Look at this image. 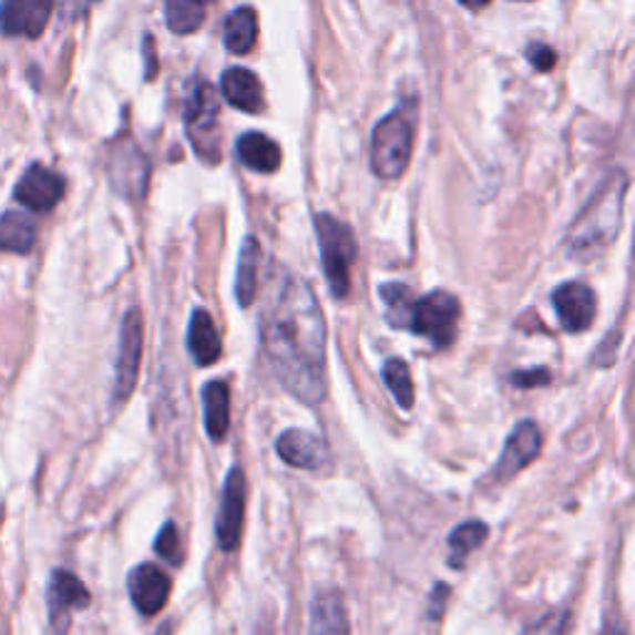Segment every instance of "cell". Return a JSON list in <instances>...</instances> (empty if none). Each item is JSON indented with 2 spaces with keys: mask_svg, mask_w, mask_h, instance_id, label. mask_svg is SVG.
I'll list each match as a JSON object with an SVG mask.
<instances>
[{
  "mask_svg": "<svg viewBox=\"0 0 635 635\" xmlns=\"http://www.w3.org/2000/svg\"><path fill=\"white\" fill-rule=\"evenodd\" d=\"M186 134L204 164L222 162V134H218V98L209 82H196L184 112Z\"/></svg>",
  "mask_w": 635,
  "mask_h": 635,
  "instance_id": "obj_5",
  "label": "cell"
},
{
  "mask_svg": "<svg viewBox=\"0 0 635 635\" xmlns=\"http://www.w3.org/2000/svg\"><path fill=\"white\" fill-rule=\"evenodd\" d=\"M258 38V16L254 8L242 6L236 8L224 23V45L228 53L248 55L256 45Z\"/></svg>",
  "mask_w": 635,
  "mask_h": 635,
  "instance_id": "obj_23",
  "label": "cell"
},
{
  "mask_svg": "<svg viewBox=\"0 0 635 635\" xmlns=\"http://www.w3.org/2000/svg\"><path fill=\"white\" fill-rule=\"evenodd\" d=\"M90 606V591L70 571H55L48 586V611L50 623L62 633L68 628L72 613Z\"/></svg>",
  "mask_w": 635,
  "mask_h": 635,
  "instance_id": "obj_13",
  "label": "cell"
},
{
  "mask_svg": "<svg viewBox=\"0 0 635 635\" xmlns=\"http://www.w3.org/2000/svg\"><path fill=\"white\" fill-rule=\"evenodd\" d=\"M214 0H164L166 25L174 35H192L204 25Z\"/></svg>",
  "mask_w": 635,
  "mask_h": 635,
  "instance_id": "obj_24",
  "label": "cell"
},
{
  "mask_svg": "<svg viewBox=\"0 0 635 635\" xmlns=\"http://www.w3.org/2000/svg\"><path fill=\"white\" fill-rule=\"evenodd\" d=\"M276 454L288 467L316 472L328 462V444L308 430H286L276 440Z\"/></svg>",
  "mask_w": 635,
  "mask_h": 635,
  "instance_id": "obj_15",
  "label": "cell"
},
{
  "mask_svg": "<svg viewBox=\"0 0 635 635\" xmlns=\"http://www.w3.org/2000/svg\"><path fill=\"white\" fill-rule=\"evenodd\" d=\"M154 549H157V554L170 561V564H180V534H176V526L172 522L164 524L157 541H154Z\"/></svg>",
  "mask_w": 635,
  "mask_h": 635,
  "instance_id": "obj_30",
  "label": "cell"
},
{
  "mask_svg": "<svg viewBox=\"0 0 635 635\" xmlns=\"http://www.w3.org/2000/svg\"><path fill=\"white\" fill-rule=\"evenodd\" d=\"M460 300L447 290H432L418 300H412L408 328L414 336H422L434 348H450L457 338V320H460Z\"/></svg>",
  "mask_w": 635,
  "mask_h": 635,
  "instance_id": "obj_6",
  "label": "cell"
},
{
  "mask_svg": "<svg viewBox=\"0 0 635 635\" xmlns=\"http://www.w3.org/2000/svg\"><path fill=\"white\" fill-rule=\"evenodd\" d=\"M127 591L142 616H154L160 613L172 593V578L164 574L157 564H140L132 569L127 578Z\"/></svg>",
  "mask_w": 635,
  "mask_h": 635,
  "instance_id": "obj_12",
  "label": "cell"
},
{
  "mask_svg": "<svg viewBox=\"0 0 635 635\" xmlns=\"http://www.w3.org/2000/svg\"><path fill=\"white\" fill-rule=\"evenodd\" d=\"M35 238L38 228L30 216L20 212H8L0 216V252L28 254L35 246Z\"/></svg>",
  "mask_w": 635,
  "mask_h": 635,
  "instance_id": "obj_25",
  "label": "cell"
},
{
  "mask_svg": "<svg viewBox=\"0 0 635 635\" xmlns=\"http://www.w3.org/2000/svg\"><path fill=\"white\" fill-rule=\"evenodd\" d=\"M628 176L626 172H608L596 194L591 196L583 212L571 224L566 236V256L571 262H596L616 242L623 222V204H626Z\"/></svg>",
  "mask_w": 635,
  "mask_h": 635,
  "instance_id": "obj_2",
  "label": "cell"
},
{
  "mask_svg": "<svg viewBox=\"0 0 635 635\" xmlns=\"http://www.w3.org/2000/svg\"><path fill=\"white\" fill-rule=\"evenodd\" d=\"M202 402L206 434H209L214 442H222L228 434V424H232V392H228L226 382H206L202 390Z\"/></svg>",
  "mask_w": 635,
  "mask_h": 635,
  "instance_id": "obj_20",
  "label": "cell"
},
{
  "mask_svg": "<svg viewBox=\"0 0 635 635\" xmlns=\"http://www.w3.org/2000/svg\"><path fill=\"white\" fill-rule=\"evenodd\" d=\"M412 160V124L392 112L378 122L370 142V170L378 180L392 182L408 172Z\"/></svg>",
  "mask_w": 635,
  "mask_h": 635,
  "instance_id": "obj_4",
  "label": "cell"
},
{
  "mask_svg": "<svg viewBox=\"0 0 635 635\" xmlns=\"http://www.w3.org/2000/svg\"><path fill=\"white\" fill-rule=\"evenodd\" d=\"M316 234L330 294L336 298H346L350 294V266L358 258L356 236H352L348 224H342L332 214L316 216Z\"/></svg>",
  "mask_w": 635,
  "mask_h": 635,
  "instance_id": "obj_3",
  "label": "cell"
},
{
  "mask_svg": "<svg viewBox=\"0 0 635 635\" xmlns=\"http://www.w3.org/2000/svg\"><path fill=\"white\" fill-rule=\"evenodd\" d=\"M258 266H262V244L254 236L244 238L236 270V300L242 308H252L258 294Z\"/></svg>",
  "mask_w": 635,
  "mask_h": 635,
  "instance_id": "obj_22",
  "label": "cell"
},
{
  "mask_svg": "<svg viewBox=\"0 0 635 635\" xmlns=\"http://www.w3.org/2000/svg\"><path fill=\"white\" fill-rule=\"evenodd\" d=\"M551 304H554L561 328L566 332L588 330L593 318H596V294L586 284H581V280L561 284L551 294Z\"/></svg>",
  "mask_w": 635,
  "mask_h": 635,
  "instance_id": "obj_10",
  "label": "cell"
},
{
  "mask_svg": "<svg viewBox=\"0 0 635 635\" xmlns=\"http://www.w3.org/2000/svg\"><path fill=\"white\" fill-rule=\"evenodd\" d=\"M526 60L531 62V68L539 72H549L556 65V53L546 43H531L526 48Z\"/></svg>",
  "mask_w": 635,
  "mask_h": 635,
  "instance_id": "obj_31",
  "label": "cell"
},
{
  "mask_svg": "<svg viewBox=\"0 0 635 635\" xmlns=\"http://www.w3.org/2000/svg\"><path fill=\"white\" fill-rule=\"evenodd\" d=\"M236 154L244 166L258 174H274L280 166V147L262 132H246L236 142Z\"/></svg>",
  "mask_w": 635,
  "mask_h": 635,
  "instance_id": "obj_21",
  "label": "cell"
},
{
  "mask_svg": "<svg viewBox=\"0 0 635 635\" xmlns=\"http://www.w3.org/2000/svg\"><path fill=\"white\" fill-rule=\"evenodd\" d=\"M489 529L484 522H464L450 534V566L462 569L467 556L484 544Z\"/></svg>",
  "mask_w": 635,
  "mask_h": 635,
  "instance_id": "obj_26",
  "label": "cell"
},
{
  "mask_svg": "<svg viewBox=\"0 0 635 635\" xmlns=\"http://www.w3.org/2000/svg\"><path fill=\"white\" fill-rule=\"evenodd\" d=\"M142 346H144V328L142 314L137 308H130L124 314L122 330H120V352L117 366H114V404H124L140 380V362H142Z\"/></svg>",
  "mask_w": 635,
  "mask_h": 635,
  "instance_id": "obj_7",
  "label": "cell"
},
{
  "mask_svg": "<svg viewBox=\"0 0 635 635\" xmlns=\"http://www.w3.org/2000/svg\"><path fill=\"white\" fill-rule=\"evenodd\" d=\"M460 3L467 6V8H472V10H479V8L489 6V0H460Z\"/></svg>",
  "mask_w": 635,
  "mask_h": 635,
  "instance_id": "obj_35",
  "label": "cell"
},
{
  "mask_svg": "<svg viewBox=\"0 0 635 635\" xmlns=\"http://www.w3.org/2000/svg\"><path fill=\"white\" fill-rule=\"evenodd\" d=\"M541 452V430L534 420L519 422L502 450V457L494 464V479L499 484L512 482V479L536 460Z\"/></svg>",
  "mask_w": 635,
  "mask_h": 635,
  "instance_id": "obj_9",
  "label": "cell"
},
{
  "mask_svg": "<svg viewBox=\"0 0 635 635\" xmlns=\"http://www.w3.org/2000/svg\"><path fill=\"white\" fill-rule=\"evenodd\" d=\"M222 95L228 105L258 114L264 110V88L252 70L246 68H228L222 75Z\"/></svg>",
  "mask_w": 635,
  "mask_h": 635,
  "instance_id": "obj_19",
  "label": "cell"
},
{
  "mask_svg": "<svg viewBox=\"0 0 635 635\" xmlns=\"http://www.w3.org/2000/svg\"><path fill=\"white\" fill-rule=\"evenodd\" d=\"M157 635H172V623H164V626L157 631Z\"/></svg>",
  "mask_w": 635,
  "mask_h": 635,
  "instance_id": "obj_36",
  "label": "cell"
},
{
  "mask_svg": "<svg viewBox=\"0 0 635 635\" xmlns=\"http://www.w3.org/2000/svg\"><path fill=\"white\" fill-rule=\"evenodd\" d=\"M310 635H350L346 598L338 588H322L310 603Z\"/></svg>",
  "mask_w": 635,
  "mask_h": 635,
  "instance_id": "obj_17",
  "label": "cell"
},
{
  "mask_svg": "<svg viewBox=\"0 0 635 635\" xmlns=\"http://www.w3.org/2000/svg\"><path fill=\"white\" fill-rule=\"evenodd\" d=\"M62 194H65V182L53 170L43 164H33L30 170L20 176L16 186V199L28 206L30 212H50L60 204Z\"/></svg>",
  "mask_w": 635,
  "mask_h": 635,
  "instance_id": "obj_11",
  "label": "cell"
},
{
  "mask_svg": "<svg viewBox=\"0 0 635 635\" xmlns=\"http://www.w3.org/2000/svg\"><path fill=\"white\" fill-rule=\"evenodd\" d=\"M603 635H626V631H623L621 623H608L606 631H603Z\"/></svg>",
  "mask_w": 635,
  "mask_h": 635,
  "instance_id": "obj_34",
  "label": "cell"
},
{
  "mask_svg": "<svg viewBox=\"0 0 635 635\" xmlns=\"http://www.w3.org/2000/svg\"><path fill=\"white\" fill-rule=\"evenodd\" d=\"M244 512H246V474L238 464H234L226 474V482L222 489V502H218L216 514V544L226 554L238 549L242 541V526H244Z\"/></svg>",
  "mask_w": 635,
  "mask_h": 635,
  "instance_id": "obj_8",
  "label": "cell"
},
{
  "mask_svg": "<svg viewBox=\"0 0 635 635\" xmlns=\"http://www.w3.org/2000/svg\"><path fill=\"white\" fill-rule=\"evenodd\" d=\"M262 346L270 370L296 400L316 408L328 392V330L314 290L280 270L262 316Z\"/></svg>",
  "mask_w": 635,
  "mask_h": 635,
  "instance_id": "obj_1",
  "label": "cell"
},
{
  "mask_svg": "<svg viewBox=\"0 0 635 635\" xmlns=\"http://www.w3.org/2000/svg\"><path fill=\"white\" fill-rule=\"evenodd\" d=\"M186 348H190L194 366L199 368H209L222 358V338H218L209 310L196 308L192 314L190 332H186Z\"/></svg>",
  "mask_w": 635,
  "mask_h": 635,
  "instance_id": "obj_18",
  "label": "cell"
},
{
  "mask_svg": "<svg viewBox=\"0 0 635 635\" xmlns=\"http://www.w3.org/2000/svg\"><path fill=\"white\" fill-rule=\"evenodd\" d=\"M112 184L114 190L122 192L124 196H144L150 180V164L144 160L142 150L134 142H124L112 154Z\"/></svg>",
  "mask_w": 635,
  "mask_h": 635,
  "instance_id": "obj_16",
  "label": "cell"
},
{
  "mask_svg": "<svg viewBox=\"0 0 635 635\" xmlns=\"http://www.w3.org/2000/svg\"><path fill=\"white\" fill-rule=\"evenodd\" d=\"M382 380L390 388L395 402H398L402 410H412V404H414V385H412V375H410L408 362L400 360V358L385 360Z\"/></svg>",
  "mask_w": 635,
  "mask_h": 635,
  "instance_id": "obj_27",
  "label": "cell"
},
{
  "mask_svg": "<svg viewBox=\"0 0 635 635\" xmlns=\"http://www.w3.org/2000/svg\"><path fill=\"white\" fill-rule=\"evenodd\" d=\"M571 631V616L569 611H549L536 623L522 633V635H569Z\"/></svg>",
  "mask_w": 635,
  "mask_h": 635,
  "instance_id": "obj_29",
  "label": "cell"
},
{
  "mask_svg": "<svg viewBox=\"0 0 635 635\" xmlns=\"http://www.w3.org/2000/svg\"><path fill=\"white\" fill-rule=\"evenodd\" d=\"M450 596V588L444 583H437V588L432 591V601H430V618H440L442 616V603Z\"/></svg>",
  "mask_w": 635,
  "mask_h": 635,
  "instance_id": "obj_33",
  "label": "cell"
},
{
  "mask_svg": "<svg viewBox=\"0 0 635 635\" xmlns=\"http://www.w3.org/2000/svg\"><path fill=\"white\" fill-rule=\"evenodd\" d=\"M512 382L516 388L522 390H531V388H539V385H549L551 382V372L546 368H536V370H524V372H516Z\"/></svg>",
  "mask_w": 635,
  "mask_h": 635,
  "instance_id": "obj_32",
  "label": "cell"
},
{
  "mask_svg": "<svg viewBox=\"0 0 635 635\" xmlns=\"http://www.w3.org/2000/svg\"><path fill=\"white\" fill-rule=\"evenodd\" d=\"M380 296L385 300V306H388V322L395 328H408V316H410V306H412V298H410V290L408 286L402 284H385L380 288Z\"/></svg>",
  "mask_w": 635,
  "mask_h": 635,
  "instance_id": "obj_28",
  "label": "cell"
},
{
  "mask_svg": "<svg viewBox=\"0 0 635 635\" xmlns=\"http://www.w3.org/2000/svg\"><path fill=\"white\" fill-rule=\"evenodd\" d=\"M53 0H3L0 3V30L6 35L38 38L43 33Z\"/></svg>",
  "mask_w": 635,
  "mask_h": 635,
  "instance_id": "obj_14",
  "label": "cell"
}]
</instances>
